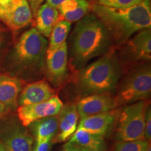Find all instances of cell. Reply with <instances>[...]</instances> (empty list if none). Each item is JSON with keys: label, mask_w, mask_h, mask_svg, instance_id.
Masks as SVG:
<instances>
[{"label": "cell", "mask_w": 151, "mask_h": 151, "mask_svg": "<svg viewBox=\"0 0 151 151\" xmlns=\"http://www.w3.org/2000/svg\"><path fill=\"white\" fill-rule=\"evenodd\" d=\"M143 0H96V4L116 9H126L140 4Z\"/></svg>", "instance_id": "obj_23"}, {"label": "cell", "mask_w": 151, "mask_h": 151, "mask_svg": "<svg viewBox=\"0 0 151 151\" xmlns=\"http://www.w3.org/2000/svg\"><path fill=\"white\" fill-rule=\"evenodd\" d=\"M32 17L27 0H13L11 5L0 14V20L12 32H17L29 25Z\"/></svg>", "instance_id": "obj_12"}, {"label": "cell", "mask_w": 151, "mask_h": 151, "mask_svg": "<svg viewBox=\"0 0 151 151\" xmlns=\"http://www.w3.org/2000/svg\"><path fill=\"white\" fill-rule=\"evenodd\" d=\"M79 148L78 146L69 141L64 146L63 151H78Z\"/></svg>", "instance_id": "obj_27"}, {"label": "cell", "mask_w": 151, "mask_h": 151, "mask_svg": "<svg viewBox=\"0 0 151 151\" xmlns=\"http://www.w3.org/2000/svg\"><path fill=\"white\" fill-rule=\"evenodd\" d=\"M29 127L36 143L52 141L58 132V115L36 120L32 122Z\"/></svg>", "instance_id": "obj_17"}, {"label": "cell", "mask_w": 151, "mask_h": 151, "mask_svg": "<svg viewBox=\"0 0 151 151\" xmlns=\"http://www.w3.org/2000/svg\"><path fill=\"white\" fill-rule=\"evenodd\" d=\"M52 141H46L41 143H36L33 151H49L52 145Z\"/></svg>", "instance_id": "obj_25"}, {"label": "cell", "mask_w": 151, "mask_h": 151, "mask_svg": "<svg viewBox=\"0 0 151 151\" xmlns=\"http://www.w3.org/2000/svg\"><path fill=\"white\" fill-rule=\"evenodd\" d=\"M63 106L62 100L55 95L43 102L20 106L17 109V116L22 125L28 127L32 122L39 119L58 115Z\"/></svg>", "instance_id": "obj_9"}, {"label": "cell", "mask_w": 151, "mask_h": 151, "mask_svg": "<svg viewBox=\"0 0 151 151\" xmlns=\"http://www.w3.org/2000/svg\"><path fill=\"white\" fill-rule=\"evenodd\" d=\"M4 40H5L4 32L0 29V55H1V48H2L4 43Z\"/></svg>", "instance_id": "obj_31"}, {"label": "cell", "mask_w": 151, "mask_h": 151, "mask_svg": "<svg viewBox=\"0 0 151 151\" xmlns=\"http://www.w3.org/2000/svg\"><path fill=\"white\" fill-rule=\"evenodd\" d=\"M78 151H90V150H88V149H86V148H82V147H80V148H79V150Z\"/></svg>", "instance_id": "obj_33"}, {"label": "cell", "mask_w": 151, "mask_h": 151, "mask_svg": "<svg viewBox=\"0 0 151 151\" xmlns=\"http://www.w3.org/2000/svg\"><path fill=\"white\" fill-rule=\"evenodd\" d=\"M68 58L75 70L113 46L108 29L92 12L76 22L67 41Z\"/></svg>", "instance_id": "obj_1"}, {"label": "cell", "mask_w": 151, "mask_h": 151, "mask_svg": "<svg viewBox=\"0 0 151 151\" xmlns=\"http://www.w3.org/2000/svg\"><path fill=\"white\" fill-rule=\"evenodd\" d=\"M22 81L9 74H0V102L7 111L14 110L18 106L19 94L22 89Z\"/></svg>", "instance_id": "obj_15"}, {"label": "cell", "mask_w": 151, "mask_h": 151, "mask_svg": "<svg viewBox=\"0 0 151 151\" xmlns=\"http://www.w3.org/2000/svg\"><path fill=\"white\" fill-rule=\"evenodd\" d=\"M90 10L104 24L110 34L113 46L123 44L141 30L150 28V0L126 9H116L94 3Z\"/></svg>", "instance_id": "obj_2"}, {"label": "cell", "mask_w": 151, "mask_h": 151, "mask_svg": "<svg viewBox=\"0 0 151 151\" xmlns=\"http://www.w3.org/2000/svg\"><path fill=\"white\" fill-rule=\"evenodd\" d=\"M146 151H151V146H150V143H149L148 148L146 149Z\"/></svg>", "instance_id": "obj_34"}, {"label": "cell", "mask_w": 151, "mask_h": 151, "mask_svg": "<svg viewBox=\"0 0 151 151\" xmlns=\"http://www.w3.org/2000/svg\"><path fill=\"white\" fill-rule=\"evenodd\" d=\"M7 112H9V111H7V109H6V107L4 106L3 104L0 102V120H1V119L6 116V115Z\"/></svg>", "instance_id": "obj_30"}, {"label": "cell", "mask_w": 151, "mask_h": 151, "mask_svg": "<svg viewBox=\"0 0 151 151\" xmlns=\"http://www.w3.org/2000/svg\"><path fill=\"white\" fill-rule=\"evenodd\" d=\"M58 129L52 143L65 142L71 137L77 129L78 113L76 104L68 103L64 105L58 114Z\"/></svg>", "instance_id": "obj_13"}, {"label": "cell", "mask_w": 151, "mask_h": 151, "mask_svg": "<svg viewBox=\"0 0 151 151\" xmlns=\"http://www.w3.org/2000/svg\"><path fill=\"white\" fill-rule=\"evenodd\" d=\"M150 102L142 100L124 105L116 117L117 141L145 140L144 126L146 109Z\"/></svg>", "instance_id": "obj_6"}, {"label": "cell", "mask_w": 151, "mask_h": 151, "mask_svg": "<svg viewBox=\"0 0 151 151\" xmlns=\"http://www.w3.org/2000/svg\"><path fill=\"white\" fill-rule=\"evenodd\" d=\"M76 71L73 83L82 97L97 94L114 95L124 71L115 46L95 61Z\"/></svg>", "instance_id": "obj_3"}, {"label": "cell", "mask_w": 151, "mask_h": 151, "mask_svg": "<svg viewBox=\"0 0 151 151\" xmlns=\"http://www.w3.org/2000/svg\"><path fill=\"white\" fill-rule=\"evenodd\" d=\"M15 120H5L0 124V142L6 151H33V136Z\"/></svg>", "instance_id": "obj_8"}, {"label": "cell", "mask_w": 151, "mask_h": 151, "mask_svg": "<svg viewBox=\"0 0 151 151\" xmlns=\"http://www.w3.org/2000/svg\"><path fill=\"white\" fill-rule=\"evenodd\" d=\"M69 141L90 151H106L107 148L104 136L94 134L83 129L76 130Z\"/></svg>", "instance_id": "obj_20"}, {"label": "cell", "mask_w": 151, "mask_h": 151, "mask_svg": "<svg viewBox=\"0 0 151 151\" xmlns=\"http://www.w3.org/2000/svg\"><path fill=\"white\" fill-rule=\"evenodd\" d=\"M91 4L87 0H66L58 8L62 20L78 22L89 13Z\"/></svg>", "instance_id": "obj_19"}, {"label": "cell", "mask_w": 151, "mask_h": 151, "mask_svg": "<svg viewBox=\"0 0 151 151\" xmlns=\"http://www.w3.org/2000/svg\"><path fill=\"white\" fill-rule=\"evenodd\" d=\"M43 0H29V6L31 9L32 13H33L34 14H37V11L39 10V7L41 6V3L43 2Z\"/></svg>", "instance_id": "obj_26"}, {"label": "cell", "mask_w": 151, "mask_h": 151, "mask_svg": "<svg viewBox=\"0 0 151 151\" xmlns=\"http://www.w3.org/2000/svg\"><path fill=\"white\" fill-rule=\"evenodd\" d=\"M117 114L118 112L113 110L81 119L77 129L85 130L94 134L104 136L114 124Z\"/></svg>", "instance_id": "obj_16"}, {"label": "cell", "mask_w": 151, "mask_h": 151, "mask_svg": "<svg viewBox=\"0 0 151 151\" xmlns=\"http://www.w3.org/2000/svg\"><path fill=\"white\" fill-rule=\"evenodd\" d=\"M151 93L150 62L138 63L122 76L114 95L117 107L147 100Z\"/></svg>", "instance_id": "obj_5"}, {"label": "cell", "mask_w": 151, "mask_h": 151, "mask_svg": "<svg viewBox=\"0 0 151 151\" xmlns=\"http://www.w3.org/2000/svg\"><path fill=\"white\" fill-rule=\"evenodd\" d=\"M55 96V90L46 80L36 81L22 88L18 99V105L26 106L40 103Z\"/></svg>", "instance_id": "obj_14"}, {"label": "cell", "mask_w": 151, "mask_h": 151, "mask_svg": "<svg viewBox=\"0 0 151 151\" xmlns=\"http://www.w3.org/2000/svg\"><path fill=\"white\" fill-rule=\"evenodd\" d=\"M0 151H6L4 146V145L1 142H0Z\"/></svg>", "instance_id": "obj_32"}, {"label": "cell", "mask_w": 151, "mask_h": 151, "mask_svg": "<svg viewBox=\"0 0 151 151\" xmlns=\"http://www.w3.org/2000/svg\"><path fill=\"white\" fill-rule=\"evenodd\" d=\"M149 143L146 140L119 141L115 145L114 151H146Z\"/></svg>", "instance_id": "obj_22"}, {"label": "cell", "mask_w": 151, "mask_h": 151, "mask_svg": "<svg viewBox=\"0 0 151 151\" xmlns=\"http://www.w3.org/2000/svg\"><path fill=\"white\" fill-rule=\"evenodd\" d=\"M116 48L124 70L126 67L129 68L141 62H150L151 29L138 32Z\"/></svg>", "instance_id": "obj_7"}, {"label": "cell", "mask_w": 151, "mask_h": 151, "mask_svg": "<svg viewBox=\"0 0 151 151\" xmlns=\"http://www.w3.org/2000/svg\"><path fill=\"white\" fill-rule=\"evenodd\" d=\"M48 41L36 28L22 34L9 56V65L22 73H44Z\"/></svg>", "instance_id": "obj_4"}, {"label": "cell", "mask_w": 151, "mask_h": 151, "mask_svg": "<svg viewBox=\"0 0 151 151\" xmlns=\"http://www.w3.org/2000/svg\"><path fill=\"white\" fill-rule=\"evenodd\" d=\"M68 50L67 41L51 53L46 54L44 73L55 87L65 83L68 73Z\"/></svg>", "instance_id": "obj_10"}, {"label": "cell", "mask_w": 151, "mask_h": 151, "mask_svg": "<svg viewBox=\"0 0 151 151\" xmlns=\"http://www.w3.org/2000/svg\"><path fill=\"white\" fill-rule=\"evenodd\" d=\"M78 117H87L100 114L114 110L117 107L113 94H97L81 97L76 104Z\"/></svg>", "instance_id": "obj_11"}, {"label": "cell", "mask_w": 151, "mask_h": 151, "mask_svg": "<svg viewBox=\"0 0 151 151\" xmlns=\"http://www.w3.org/2000/svg\"><path fill=\"white\" fill-rule=\"evenodd\" d=\"M58 9L45 3L39 7L36 14V29L43 37H49L52 29L59 19Z\"/></svg>", "instance_id": "obj_18"}, {"label": "cell", "mask_w": 151, "mask_h": 151, "mask_svg": "<svg viewBox=\"0 0 151 151\" xmlns=\"http://www.w3.org/2000/svg\"><path fill=\"white\" fill-rule=\"evenodd\" d=\"M87 1H94V0H87Z\"/></svg>", "instance_id": "obj_35"}, {"label": "cell", "mask_w": 151, "mask_h": 151, "mask_svg": "<svg viewBox=\"0 0 151 151\" xmlns=\"http://www.w3.org/2000/svg\"><path fill=\"white\" fill-rule=\"evenodd\" d=\"M66 0H46V2L51 5L52 6L58 9L60 5L62 4Z\"/></svg>", "instance_id": "obj_29"}, {"label": "cell", "mask_w": 151, "mask_h": 151, "mask_svg": "<svg viewBox=\"0 0 151 151\" xmlns=\"http://www.w3.org/2000/svg\"><path fill=\"white\" fill-rule=\"evenodd\" d=\"M12 1L13 0H0V14L8 8Z\"/></svg>", "instance_id": "obj_28"}, {"label": "cell", "mask_w": 151, "mask_h": 151, "mask_svg": "<svg viewBox=\"0 0 151 151\" xmlns=\"http://www.w3.org/2000/svg\"><path fill=\"white\" fill-rule=\"evenodd\" d=\"M71 23L65 20H60L55 24L49 36L46 54L51 53L67 41L69 32L71 30Z\"/></svg>", "instance_id": "obj_21"}, {"label": "cell", "mask_w": 151, "mask_h": 151, "mask_svg": "<svg viewBox=\"0 0 151 151\" xmlns=\"http://www.w3.org/2000/svg\"><path fill=\"white\" fill-rule=\"evenodd\" d=\"M145 140L150 142L151 140V109L149 105L146 109V117H145L144 126Z\"/></svg>", "instance_id": "obj_24"}]
</instances>
